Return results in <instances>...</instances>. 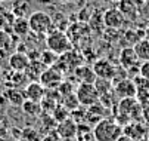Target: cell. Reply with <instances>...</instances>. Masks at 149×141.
I'll return each mask as SVG.
<instances>
[{
  "mask_svg": "<svg viewBox=\"0 0 149 141\" xmlns=\"http://www.w3.org/2000/svg\"><path fill=\"white\" fill-rule=\"evenodd\" d=\"M10 126H9V122L5 116H0V138H5L9 132Z\"/></svg>",
  "mask_w": 149,
  "mask_h": 141,
  "instance_id": "29",
  "label": "cell"
},
{
  "mask_svg": "<svg viewBox=\"0 0 149 141\" xmlns=\"http://www.w3.org/2000/svg\"><path fill=\"white\" fill-rule=\"evenodd\" d=\"M28 24H30V30L36 34H40V36H46L47 33L55 30L52 16L45 11L31 12V15L28 16Z\"/></svg>",
  "mask_w": 149,
  "mask_h": 141,
  "instance_id": "2",
  "label": "cell"
},
{
  "mask_svg": "<svg viewBox=\"0 0 149 141\" xmlns=\"http://www.w3.org/2000/svg\"><path fill=\"white\" fill-rule=\"evenodd\" d=\"M24 141H41V137L38 135V132L33 128H25L22 129V134H21Z\"/></svg>",
  "mask_w": 149,
  "mask_h": 141,
  "instance_id": "28",
  "label": "cell"
},
{
  "mask_svg": "<svg viewBox=\"0 0 149 141\" xmlns=\"http://www.w3.org/2000/svg\"><path fill=\"white\" fill-rule=\"evenodd\" d=\"M123 134L129 135L130 138H133L134 141H140L145 135V126L139 122H134V123H129L123 128Z\"/></svg>",
  "mask_w": 149,
  "mask_h": 141,
  "instance_id": "17",
  "label": "cell"
},
{
  "mask_svg": "<svg viewBox=\"0 0 149 141\" xmlns=\"http://www.w3.org/2000/svg\"><path fill=\"white\" fill-rule=\"evenodd\" d=\"M145 37H146V39H149V24L145 27Z\"/></svg>",
  "mask_w": 149,
  "mask_h": 141,
  "instance_id": "34",
  "label": "cell"
},
{
  "mask_svg": "<svg viewBox=\"0 0 149 141\" xmlns=\"http://www.w3.org/2000/svg\"><path fill=\"white\" fill-rule=\"evenodd\" d=\"M52 117L56 120V123H59V122H62V120H65V119L70 117V111L63 107L62 104H61V106L58 104V106L53 109V111H52Z\"/></svg>",
  "mask_w": 149,
  "mask_h": 141,
  "instance_id": "26",
  "label": "cell"
},
{
  "mask_svg": "<svg viewBox=\"0 0 149 141\" xmlns=\"http://www.w3.org/2000/svg\"><path fill=\"white\" fill-rule=\"evenodd\" d=\"M62 71L56 68L55 66L47 67L43 73H41L38 82L45 86V89H58L59 85L62 83Z\"/></svg>",
  "mask_w": 149,
  "mask_h": 141,
  "instance_id": "5",
  "label": "cell"
},
{
  "mask_svg": "<svg viewBox=\"0 0 149 141\" xmlns=\"http://www.w3.org/2000/svg\"><path fill=\"white\" fill-rule=\"evenodd\" d=\"M13 19H15V15L12 13L10 9L5 8L3 5L0 6V28L8 31L9 34L12 33V24H13Z\"/></svg>",
  "mask_w": 149,
  "mask_h": 141,
  "instance_id": "16",
  "label": "cell"
},
{
  "mask_svg": "<svg viewBox=\"0 0 149 141\" xmlns=\"http://www.w3.org/2000/svg\"><path fill=\"white\" fill-rule=\"evenodd\" d=\"M75 95H77L80 106H84V107L96 104L100 99V95H99L95 83H78V86L75 89Z\"/></svg>",
  "mask_w": 149,
  "mask_h": 141,
  "instance_id": "4",
  "label": "cell"
},
{
  "mask_svg": "<svg viewBox=\"0 0 149 141\" xmlns=\"http://www.w3.org/2000/svg\"><path fill=\"white\" fill-rule=\"evenodd\" d=\"M124 37H125L127 42L132 43V45L134 46L140 39H143V37H145V30H143V31H140V30H133V28H130V30H127V31H125Z\"/></svg>",
  "mask_w": 149,
  "mask_h": 141,
  "instance_id": "25",
  "label": "cell"
},
{
  "mask_svg": "<svg viewBox=\"0 0 149 141\" xmlns=\"http://www.w3.org/2000/svg\"><path fill=\"white\" fill-rule=\"evenodd\" d=\"M30 24H28V18H15L13 24H12V33L18 37H27L30 33Z\"/></svg>",
  "mask_w": 149,
  "mask_h": 141,
  "instance_id": "18",
  "label": "cell"
},
{
  "mask_svg": "<svg viewBox=\"0 0 149 141\" xmlns=\"http://www.w3.org/2000/svg\"><path fill=\"white\" fill-rule=\"evenodd\" d=\"M62 106L65 107L70 113H72L74 110H77L78 107H81L80 106V103H78V99H77V95L75 94H68V95H63L62 97Z\"/></svg>",
  "mask_w": 149,
  "mask_h": 141,
  "instance_id": "22",
  "label": "cell"
},
{
  "mask_svg": "<svg viewBox=\"0 0 149 141\" xmlns=\"http://www.w3.org/2000/svg\"><path fill=\"white\" fill-rule=\"evenodd\" d=\"M12 45V37L8 31L0 28V52H5L10 48Z\"/></svg>",
  "mask_w": 149,
  "mask_h": 141,
  "instance_id": "27",
  "label": "cell"
},
{
  "mask_svg": "<svg viewBox=\"0 0 149 141\" xmlns=\"http://www.w3.org/2000/svg\"><path fill=\"white\" fill-rule=\"evenodd\" d=\"M24 94H25V99H31V101L40 103L41 99H43V97L46 95V89L38 80H31L27 85Z\"/></svg>",
  "mask_w": 149,
  "mask_h": 141,
  "instance_id": "11",
  "label": "cell"
},
{
  "mask_svg": "<svg viewBox=\"0 0 149 141\" xmlns=\"http://www.w3.org/2000/svg\"><path fill=\"white\" fill-rule=\"evenodd\" d=\"M21 110H22L27 116H31V117H36L43 111L41 110V104L37 103V101H31V99H25L22 103V106H21Z\"/></svg>",
  "mask_w": 149,
  "mask_h": 141,
  "instance_id": "21",
  "label": "cell"
},
{
  "mask_svg": "<svg viewBox=\"0 0 149 141\" xmlns=\"http://www.w3.org/2000/svg\"><path fill=\"white\" fill-rule=\"evenodd\" d=\"M140 76H143L145 79L149 80V61L140 63Z\"/></svg>",
  "mask_w": 149,
  "mask_h": 141,
  "instance_id": "31",
  "label": "cell"
},
{
  "mask_svg": "<svg viewBox=\"0 0 149 141\" xmlns=\"http://www.w3.org/2000/svg\"><path fill=\"white\" fill-rule=\"evenodd\" d=\"M115 2H120V0H115Z\"/></svg>",
  "mask_w": 149,
  "mask_h": 141,
  "instance_id": "38",
  "label": "cell"
},
{
  "mask_svg": "<svg viewBox=\"0 0 149 141\" xmlns=\"http://www.w3.org/2000/svg\"><path fill=\"white\" fill-rule=\"evenodd\" d=\"M30 63H31V59H30L28 54H25V52H15L9 56V67L18 73H24L28 68Z\"/></svg>",
  "mask_w": 149,
  "mask_h": 141,
  "instance_id": "10",
  "label": "cell"
},
{
  "mask_svg": "<svg viewBox=\"0 0 149 141\" xmlns=\"http://www.w3.org/2000/svg\"><path fill=\"white\" fill-rule=\"evenodd\" d=\"M5 95H6V98H8V101H9L12 106H15V107H21V106H22V103L25 101V94H24V91L16 89V88L8 89V91L5 92Z\"/></svg>",
  "mask_w": 149,
  "mask_h": 141,
  "instance_id": "20",
  "label": "cell"
},
{
  "mask_svg": "<svg viewBox=\"0 0 149 141\" xmlns=\"http://www.w3.org/2000/svg\"><path fill=\"white\" fill-rule=\"evenodd\" d=\"M46 45L47 49H50L56 55H63L71 49V42L67 37V34L56 28L46 34Z\"/></svg>",
  "mask_w": 149,
  "mask_h": 141,
  "instance_id": "3",
  "label": "cell"
},
{
  "mask_svg": "<svg viewBox=\"0 0 149 141\" xmlns=\"http://www.w3.org/2000/svg\"><path fill=\"white\" fill-rule=\"evenodd\" d=\"M2 5H3V2H2V0H0V6H2Z\"/></svg>",
  "mask_w": 149,
  "mask_h": 141,
  "instance_id": "36",
  "label": "cell"
},
{
  "mask_svg": "<svg viewBox=\"0 0 149 141\" xmlns=\"http://www.w3.org/2000/svg\"><path fill=\"white\" fill-rule=\"evenodd\" d=\"M93 71L96 74V77L99 79H106V80H111L115 76V71H117V67L109 61V59H105V58H100V59H96L93 63Z\"/></svg>",
  "mask_w": 149,
  "mask_h": 141,
  "instance_id": "6",
  "label": "cell"
},
{
  "mask_svg": "<svg viewBox=\"0 0 149 141\" xmlns=\"http://www.w3.org/2000/svg\"><path fill=\"white\" fill-rule=\"evenodd\" d=\"M114 94L117 95V98L123 99V98H134L137 94V88L133 82V79H123L118 83L114 85Z\"/></svg>",
  "mask_w": 149,
  "mask_h": 141,
  "instance_id": "7",
  "label": "cell"
},
{
  "mask_svg": "<svg viewBox=\"0 0 149 141\" xmlns=\"http://www.w3.org/2000/svg\"><path fill=\"white\" fill-rule=\"evenodd\" d=\"M58 58H59V55H56V54L52 52L50 49H46V51H43V52L40 54V58H38V59H40V61L43 63L46 67H52Z\"/></svg>",
  "mask_w": 149,
  "mask_h": 141,
  "instance_id": "24",
  "label": "cell"
},
{
  "mask_svg": "<svg viewBox=\"0 0 149 141\" xmlns=\"http://www.w3.org/2000/svg\"><path fill=\"white\" fill-rule=\"evenodd\" d=\"M127 19L124 18V15L118 11V8H112V9H108L105 13H103V24L106 28L109 30H118L124 25V23Z\"/></svg>",
  "mask_w": 149,
  "mask_h": 141,
  "instance_id": "8",
  "label": "cell"
},
{
  "mask_svg": "<svg viewBox=\"0 0 149 141\" xmlns=\"http://www.w3.org/2000/svg\"><path fill=\"white\" fill-rule=\"evenodd\" d=\"M95 86L99 92V95H105V94H108V92H112L114 91V85L111 80H106V79H96L95 80Z\"/></svg>",
  "mask_w": 149,
  "mask_h": 141,
  "instance_id": "23",
  "label": "cell"
},
{
  "mask_svg": "<svg viewBox=\"0 0 149 141\" xmlns=\"http://www.w3.org/2000/svg\"><path fill=\"white\" fill-rule=\"evenodd\" d=\"M136 55H137V59L140 63H145V61H149V39L143 37L140 39L139 42L133 46Z\"/></svg>",
  "mask_w": 149,
  "mask_h": 141,
  "instance_id": "19",
  "label": "cell"
},
{
  "mask_svg": "<svg viewBox=\"0 0 149 141\" xmlns=\"http://www.w3.org/2000/svg\"><path fill=\"white\" fill-rule=\"evenodd\" d=\"M74 76L78 79L80 83H95V80L97 79L93 68L89 66H78L74 68Z\"/></svg>",
  "mask_w": 149,
  "mask_h": 141,
  "instance_id": "13",
  "label": "cell"
},
{
  "mask_svg": "<svg viewBox=\"0 0 149 141\" xmlns=\"http://www.w3.org/2000/svg\"><path fill=\"white\" fill-rule=\"evenodd\" d=\"M41 141H63V140L58 135L56 131H50V132H47V135L41 138Z\"/></svg>",
  "mask_w": 149,
  "mask_h": 141,
  "instance_id": "30",
  "label": "cell"
},
{
  "mask_svg": "<svg viewBox=\"0 0 149 141\" xmlns=\"http://www.w3.org/2000/svg\"><path fill=\"white\" fill-rule=\"evenodd\" d=\"M12 13L15 18H28L31 15V5L27 0H13L12 2Z\"/></svg>",
  "mask_w": 149,
  "mask_h": 141,
  "instance_id": "15",
  "label": "cell"
},
{
  "mask_svg": "<svg viewBox=\"0 0 149 141\" xmlns=\"http://www.w3.org/2000/svg\"><path fill=\"white\" fill-rule=\"evenodd\" d=\"M118 11L124 15L125 19H136V16L139 13V8L136 6L134 0H120Z\"/></svg>",
  "mask_w": 149,
  "mask_h": 141,
  "instance_id": "14",
  "label": "cell"
},
{
  "mask_svg": "<svg viewBox=\"0 0 149 141\" xmlns=\"http://www.w3.org/2000/svg\"><path fill=\"white\" fill-rule=\"evenodd\" d=\"M2 2H13V0H2Z\"/></svg>",
  "mask_w": 149,
  "mask_h": 141,
  "instance_id": "35",
  "label": "cell"
},
{
  "mask_svg": "<svg viewBox=\"0 0 149 141\" xmlns=\"http://www.w3.org/2000/svg\"><path fill=\"white\" fill-rule=\"evenodd\" d=\"M142 117L146 123H149V106H143L142 109Z\"/></svg>",
  "mask_w": 149,
  "mask_h": 141,
  "instance_id": "32",
  "label": "cell"
},
{
  "mask_svg": "<svg viewBox=\"0 0 149 141\" xmlns=\"http://www.w3.org/2000/svg\"><path fill=\"white\" fill-rule=\"evenodd\" d=\"M0 74H2V67H0Z\"/></svg>",
  "mask_w": 149,
  "mask_h": 141,
  "instance_id": "37",
  "label": "cell"
},
{
  "mask_svg": "<svg viewBox=\"0 0 149 141\" xmlns=\"http://www.w3.org/2000/svg\"><path fill=\"white\" fill-rule=\"evenodd\" d=\"M123 135V126L114 119L105 117L93 126L95 141H117Z\"/></svg>",
  "mask_w": 149,
  "mask_h": 141,
  "instance_id": "1",
  "label": "cell"
},
{
  "mask_svg": "<svg viewBox=\"0 0 149 141\" xmlns=\"http://www.w3.org/2000/svg\"><path fill=\"white\" fill-rule=\"evenodd\" d=\"M117 141H134V140H133V138H130L129 135H125V134H123V135H121V137H120V138H118Z\"/></svg>",
  "mask_w": 149,
  "mask_h": 141,
  "instance_id": "33",
  "label": "cell"
},
{
  "mask_svg": "<svg viewBox=\"0 0 149 141\" xmlns=\"http://www.w3.org/2000/svg\"><path fill=\"white\" fill-rule=\"evenodd\" d=\"M55 131L58 132V135L63 140V141H68V140H72L77 137V123L71 119V116L62 122L56 123V128Z\"/></svg>",
  "mask_w": 149,
  "mask_h": 141,
  "instance_id": "9",
  "label": "cell"
},
{
  "mask_svg": "<svg viewBox=\"0 0 149 141\" xmlns=\"http://www.w3.org/2000/svg\"><path fill=\"white\" fill-rule=\"evenodd\" d=\"M140 61L137 59V55L133 49V46H127V48H123L121 52H120V64L123 68H130L134 64H139Z\"/></svg>",
  "mask_w": 149,
  "mask_h": 141,
  "instance_id": "12",
  "label": "cell"
}]
</instances>
